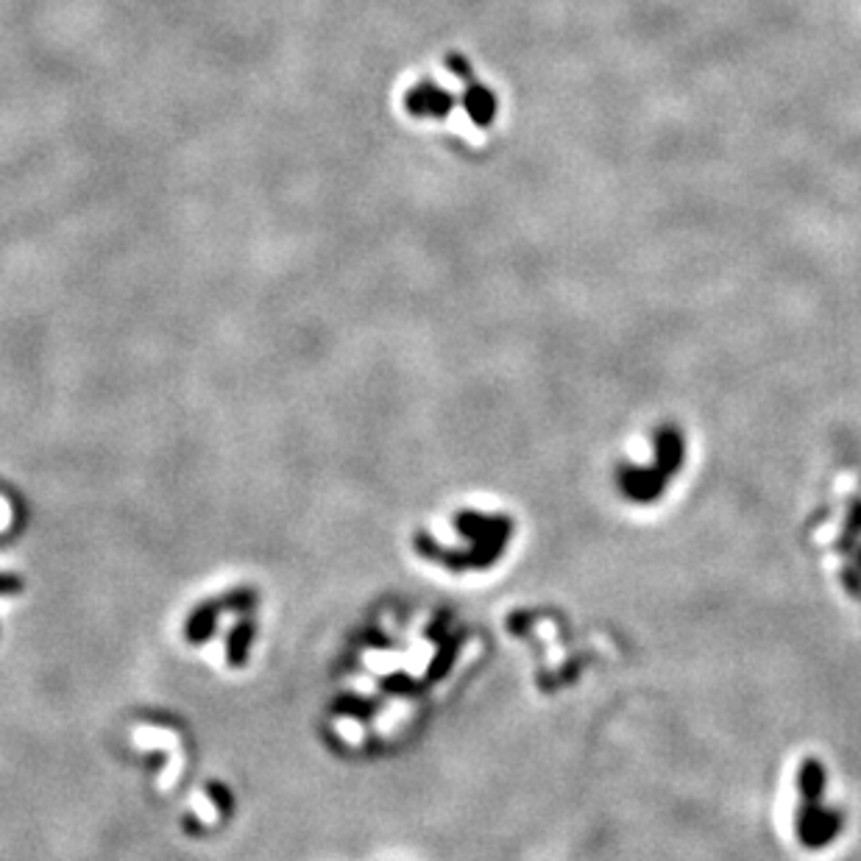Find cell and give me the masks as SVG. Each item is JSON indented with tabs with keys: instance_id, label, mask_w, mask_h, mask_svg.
I'll return each mask as SVG.
<instances>
[{
	"instance_id": "1",
	"label": "cell",
	"mask_w": 861,
	"mask_h": 861,
	"mask_svg": "<svg viewBox=\"0 0 861 861\" xmlns=\"http://www.w3.org/2000/svg\"><path fill=\"white\" fill-rule=\"evenodd\" d=\"M450 103L452 98L435 87H421L416 96L410 98V109L421 114H444L446 109H450Z\"/></svg>"
},
{
	"instance_id": "2",
	"label": "cell",
	"mask_w": 861,
	"mask_h": 861,
	"mask_svg": "<svg viewBox=\"0 0 861 861\" xmlns=\"http://www.w3.org/2000/svg\"><path fill=\"white\" fill-rule=\"evenodd\" d=\"M466 103H469V112L477 123H488L494 118V96L482 87H471L469 96H466Z\"/></svg>"
}]
</instances>
